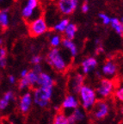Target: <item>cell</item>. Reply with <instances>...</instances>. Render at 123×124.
<instances>
[{
	"label": "cell",
	"mask_w": 123,
	"mask_h": 124,
	"mask_svg": "<svg viewBox=\"0 0 123 124\" xmlns=\"http://www.w3.org/2000/svg\"><path fill=\"white\" fill-rule=\"evenodd\" d=\"M54 80L53 77L47 72H42L39 75V81L37 87H46V88H54Z\"/></svg>",
	"instance_id": "5bb4252c"
},
{
	"label": "cell",
	"mask_w": 123,
	"mask_h": 124,
	"mask_svg": "<svg viewBox=\"0 0 123 124\" xmlns=\"http://www.w3.org/2000/svg\"><path fill=\"white\" fill-rule=\"evenodd\" d=\"M115 97L117 99L118 101H120L121 103H123V83L116 87V90L115 91Z\"/></svg>",
	"instance_id": "d4e9b609"
},
{
	"label": "cell",
	"mask_w": 123,
	"mask_h": 124,
	"mask_svg": "<svg viewBox=\"0 0 123 124\" xmlns=\"http://www.w3.org/2000/svg\"><path fill=\"white\" fill-rule=\"evenodd\" d=\"M121 124H123V122H121Z\"/></svg>",
	"instance_id": "ee69618b"
},
{
	"label": "cell",
	"mask_w": 123,
	"mask_h": 124,
	"mask_svg": "<svg viewBox=\"0 0 123 124\" xmlns=\"http://www.w3.org/2000/svg\"><path fill=\"white\" fill-rule=\"evenodd\" d=\"M95 46H96V48H95V52L96 54H102L104 52V47L103 45H102V41H101V39L96 38L95 40Z\"/></svg>",
	"instance_id": "83f0119b"
},
{
	"label": "cell",
	"mask_w": 123,
	"mask_h": 124,
	"mask_svg": "<svg viewBox=\"0 0 123 124\" xmlns=\"http://www.w3.org/2000/svg\"><path fill=\"white\" fill-rule=\"evenodd\" d=\"M77 31V25H76L75 23H70L69 25H68V27L66 28V29H65V33H64V35H65V38L73 41L74 38L76 37Z\"/></svg>",
	"instance_id": "ac0fdd59"
},
{
	"label": "cell",
	"mask_w": 123,
	"mask_h": 124,
	"mask_svg": "<svg viewBox=\"0 0 123 124\" xmlns=\"http://www.w3.org/2000/svg\"><path fill=\"white\" fill-rule=\"evenodd\" d=\"M81 10H82L83 13H87L90 10V6H89L88 3L85 2L84 4H82V5H81Z\"/></svg>",
	"instance_id": "836d02e7"
},
{
	"label": "cell",
	"mask_w": 123,
	"mask_h": 124,
	"mask_svg": "<svg viewBox=\"0 0 123 124\" xmlns=\"http://www.w3.org/2000/svg\"><path fill=\"white\" fill-rule=\"evenodd\" d=\"M29 71L28 69H23L21 71V72H20V76H21V78H26L28 76V74H29Z\"/></svg>",
	"instance_id": "d590c367"
},
{
	"label": "cell",
	"mask_w": 123,
	"mask_h": 124,
	"mask_svg": "<svg viewBox=\"0 0 123 124\" xmlns=\"http://www.w3.org/2000/svg\"><path fill=\"white\" fill-rule=\"evenodd\" d=\"M77 96H78L81 107L85 110L88 111H91L96 103V102L99 100L96 89L87 85H85L81 88Z\"/></svg>",
	"instance_id": "6da1fadb"
},
{
	"label": "cell",
	"mask_w": 123,
	"mask_h": 124,
	"mask_svg": "<svg viewBox=\"0 0 123 124\" xmlns=\"http://www.w3.org/2000/svg\"><path fill=\"white\" fill-rule=\"evenodd\" d=\"M33 103H34L33 93H31L30 91H25L19 99L18 109L22 114H27L30 110Z\"/></svg>",
	"instance_id": "30bf717a"
},
{
	"label": "cell",
	"mask_w": 123,
	"mask_h": 124,
	"mask_svg": "<svg viewBox=\"0 0 123 124\" xmlns=\"http://www.w3.org/2000/svg\"><path fill=\"white\" fill-rule=\"evenodd\" d=\"M96 77H97V78H101V77H102V72H100L99 71H96ZM101 79H102V78H101Z\"/></svg>",
	"instance_id": "74e56055"
},
{
	"label": "cell",
	"mask_w": 123,
	"mask_h": 124,
	"mask_svg": "<svg viewBox=\"0 0 123 124\" xmlns=\"http://www.w3.org/2000/svg\"><path fill=\"white\" fill-rule=\"evenodd\" d=\"M85 85V76L81 72H77L71 76L68 81V89L71 94H78L81 88Z\"/></svg>",
	"instance_id": "ba28073f"
},
{
	"label": "cell",
	"mask_w": 123,
	"mask_h": 124,
	"mask_svg": "<svg viewBox=\"0 0 123 124\" xmlns=\"http://www.w3.org/2000/svg\"><path fill=\"white\" fill-rule=\"evenodd\" d=\"M7 66V59H1L0 60V66L1 68H5Z\"/></svg>",
	"instance_id": "8d00e7d4"
},
{
	"label": "cell",
	"mask_w": 123,
	"mask_h": 124,
	"mask_svg": "<svg viewBox=\"0 0 123 124\" xmlns=\"http://www.w3.org/2000/svg\"><path fill=\"white\" fill-rule=\"evenodd\" d=\"M9 105H10V103H8V102H6L5 100L1 98V100H0V109H1V111L5 110Z\"/></svg>",
	"instance_id": "4dcf8cb0"
},
{
	"label": "cell",
	"mask_w": 123,
	"mask_h": 124,
	"mask_svg": "<svg viewBox=\"0 0 123 124\" xmlns=\"http://www.w3.org/2000/svg\"><path fill=\"white\" fill-rule=\"evenodd\" d=\"M15 92L11 90H9V91H5V92L3 94V97H2V99L5 100L6 102H8L9 103H10L11 101H14L15 100Z\"/></svg>",
	"instance_id": "cb8c5ba5"
},
{
	"label": "cell",
	"mask_w": 123,
	"mask_h": 124,
	"mask_svg": "<svg viewBox=\"0 0 123 124\" xmlns=\"http://www.w3.org/2000/svg\"><path fill=\"white\" fill-rule=\"evenodd\" d=\"M30 87V85H29V81H28L27 78H23L19 80V83H18V89L20 91H25V90L29 89Z\"/></svg>",
	"instance_id": "4316f807"
},
{
	"label": "cell",
	"mask_w": 123,
	"mask_h": 124,
	"mask_svg": "<svg viewBox=\"0 0 123 124\" xmlns=\"http://www.w3.org/2000/svg\"><path fill=\"white\" fill-rule=\"evenodd\" d=\"M111 28L115 31V33L117 35L122 36L123 35V24L121 23L119 18L117 17H112L111 23H110Z\"/></svg>",
	"instance_id": "ffe728a7"
},
{
	"label": "cell",
	"mask_w": 123,
	"mask_h": 124,
	"mask_svg": "<svg viewBox=\"0 0 123 124\" xmlns=\"http://www.w3.org/2000/svg\"><path fill=\"white\" fill-rule=\"evenodd\" d=\"M97 65L98 61L95 57H86L81 62V71H82V73L85 74V75L90 74L91 72H92L93 71L96 70V68L97 67Z\"/></svg>",
	"instance_id": "7c38bea8"
},
{
	"label": "cell",
	"mask_w": 123,
	"mask_h": 124,
	"mask_svg": "<svg viewBox=\"0 0 123 124\" xmlns=\"http://www.w3.org/2000/svg\"><path fill=\"white\" fill-rule=\"evenodd\" d=\"M39 75L40 74L36 73L34 71H29V74L26 78H27L28 81H29V85H30V87L33 88H36L37 85H38V81H39Z\"/></svg>",
	"instance_id": "7402d4cb"
},
{
	"label": "cell",
	"mask_w": 123,
	"mask_h": 124,
	"mask_svg": "<svg viewBox=\"0 0 123 124\" xmlns=\"http://www.w3.org/2000/svg\"><path fill=\"white\" fill-rule=\"evenodd\" d=\"M80 102H79L78 97L75 94H68L65 97L61 103V108L65 112H70L73 111L76 108H79Z\"/></svg>",
	"instance_id": "9c48e42d"
},
{
	"label": "cell",
	"mask_w": 123,
	"mask_h": 124,
	"mask_svg": "<svg viewBox=\"0 0 123 124\" xmlns=\"http://www.w3.org/2000/svg\"><path fill=\"white\" fill-rule=\"evenodd\" d=\"M116 86L115 82L110 78H102L96 87V91L99 99L106 100L115 94Z\"/></svg>",
	"instance_id": "277c9868"
},
{
	"label": "cell",
	"mask_w": 123,
	"mask_h": 124,
	"mask_svg": "<svg viewBox=\"0 0 123 124\" xmlns=\"http://www.w3.org/2000/svg\"><path fill=\"white\" fill-rule=\"evenodd\" d=\"M48 31V25L42 16H39L32 20L29 24V32L31 36L38 37L44 35Z\"/></svg>",
	"instance_id": "8992f818"
},
{
	"label": "cell",
	"mask_w": 123,
	"mask_h": 124,
	"mask_svg": "<svg viewBox=\"0 0 123 124\" xmlns=\"http://www.w3.org/2000/svg\"><path fill=\"white\" fill-rule=\"evenodd\" d=\"M35 10H35L34 8L25 4V5L23 6V9H22L21 15H22V16H23V19L26 20V21H29V20L32 21V20L35 19V17L34 16Z\"/></svg>",
	"instance_id": "e0dca14e"
},
{
	"label": "cell",
	"mask_w": 123,
	"mask_h": 124,
	"mask_svg": "<svg viewBox=\"0 0 123 124\" xmlns=\"http://www.w3.org/2000/svg\"><path fill=\"white\" fill-rule=\"evenodd\" d=\"M98 17H99V19L102 21L103 25H110L112 17H110L108 15H107V14H105V13H102H102L98 14Z\"/></svg>",
	"instance_id": "484cf974"
},
{
	"label": "cell",
	"mask_w": 123,
	"mask_h": 124,
	"mask_svg": "<svg viewBox=\"0 0 123 124\" xmlns=\"http://www.w3.org/2000/svg\"><path fill=\"white\" fill-rule=\"evenodd\" d=\"M118 72V66L115 62L113 61L112 60H108L107 61L102 65V76L106 78H110L112 79L113 78H115Z\"/></svg>",
	"instance_id": "8fae6325"
},
{
	"label": "cell",
	"mask_w": 123,
	"mask_h": 124,
	"mask_svg": "<svg viewBox=\"0 0 123 124\" xmlns=\"http://www.w3.org/2000/svg\"><path fill=\"white\" fill-rule=\"evenodd\" d=\"M26 4L34 8L35 10H37L39 8V6H40V1L39 0H27Z\"/></svg>",
	"instance_id": "f546056e"
},
{
	"label": "cell",
	"mask_w": 123,
	"mask_h": 124,
	"mask_svg": "<svg viewBox=\"0 0 123 124\" xmlns=\"http://www.w3.org/2000/svg\"><path fill=\"white\" fill-rule=\"evenodd\" d=\"M32 71H34V72L38 74H40L42 72V66L41 65H34L32 68Z\"/></svg>",
	"instance_id": "1f68e13d"
},
{
	"label": "cell",
	"mask_w": 123,
	"mask_h": 124,
	"mask_svg": "<svg viewBox=\"0 0 123 124\" xmlns=\"http://www.w3.org/2000/svg\"><path fill=\"white\" fill-rule=\"evenodd\" d=\"M110 104L106 100H99L91 110V116L95 121H102L105 119L110 113Z\"/></svg>",
	"instance_id": "5b68a950"
},
{
	"label": "cell",
	"mask_w": 123,
	"mask_h": 124,
	"mask_svg": "<svg viewBox=\"0 0 123 124\" xmlns=\"http://www.w3.org/2000/svg\"><path fill=\"white\" fill-rule=\"evenodd\" d=\"M62 46L64 48H65L66 50L69 51L71 56L76 57L78 54V48L77 46L76 45V43L71 40H68L66 38H63L62 41Z\"/></svg>",
	"instance_id": "9a60e30c"
},
{
	"label": "cell",
	"mask_w": 123,
	"mask_h": 124,
	"mask_svg": "<svg viewBox=\"0 0 123 124\" xmlns=\"http://www.w3.org/2000/svg\"><path fill=\"white\" fill-rule=\"evenodd\" d=\"M54 108L55 109V110H57V111H59L60 109V106H59V105H55V106L54 107Z\"/></svg>",
	"instance_id": "f35d334b"
},
{
	"label": "cell",
	"mask_w": 123,
	"mask_h": 124,
	"mask_svg": "<svg viewBox=\"0 0 123 124\" xmlns=\"http://www.w3.org/2000/svg\"><path fill=\"white\" fill-rule=\"evenodd\" d=\"M53 124H69L67 115L65 112H58L53 120Z\"/></svg>",
	"instance_id": "603a6c76"
},
{
	"label": "cell",
	"mask_w": 123,
	"mask_h": 124,
	"mask_svg": "<svg viewBox=\"0 0 123 124\" xmlns=\"http://www.w3.org/2000/svg\"><path fill=\"white\" fill-rule=\"evenodd\" d=\"M1 59H7V50L4 46H1L0 48V60Z\"/></svg>",
	"instance_id": "d6a6232c"
},
{
	"label": "cell",
	"mask_w": 123,
	"mask_h": 124,
	"mask_svg": "<svg viewBox=\"0 0 123 124\" xmlns=\"http://www.w3.org/2000/svg\"><path fill=\"white\" fill-rule=\"evenodd\" d=\"M70 23V21L68 18L65 17L60 19L58 23H56L54 26H53V30L55 33H65V29L68 27Z\"/></svg>",
	"instance_id": "2e32d148"
},
{
	"label": "cell",
	"mask_w": 123,
	"mask_h": 124,
	"mask_svg": "<svg viewBox=\"0 0 123 124\" xmlns=\"http://www.w3.org/2000/svg\"><path fill=\"white\" fill-rule=\"evenodd\" d=\"M122 80H123V77H122Z\"/></svg>",
	"instance_id": "bcb514c9"
},
{
	"label": "cell",
	"mask_w": 123,
	"mask_h": 124,
	"mask_svg": "<svg viewBox=\"0 0 123 124\" xmlns=\"http://www.w3.org/2000/svg\"><path fill=\"white\" fill-rule=\"evenodd\" d=\"M59 11L64 16L71 15L79 5L78 0H57L56 2Z\"/></svg>",
	"instance_id": "52a82bcc"
},
{
	"label": "cell",
	"mask_w": 123,
	"mask_h": 124,
	"mask_svg": "<svg viewBox=\"0 0 123 124\" xmlns=\"http://www.w3.org/2000/svg\"><path fill=\"white\" fill-rule=\"evenodd\" d=\"M0 44H1V46H2V44H3V39H1V40H0Z\"/></svg>",
	"instance_id": "60d3db41"
},
{
	"label": "cell",
	"mask_w": 123,
	"mask_h": 124,
	"mask_svg": "<svg viewBox=\"0 0 123 124\" xmlns=\"http://www.w3.org/2000/svg\"><path fill=\"white\" fill-rule=\"evenodd\" d=\"M54 94V88L36 87L33 91L34 104L40 108H46Z\"/></svg>",
	"instance_id": "3957f363"
},
{
	"label": "cell",
	"mask_w": 123,
	"mask_h": 124,
	"mask_svg": "<svg viewBox=\"0 0 123 124\" xmlns=\"http://www.w3.org/2000/svg\"><path fill=\"white\" fill-rule=\"evenodd\" d=\"M10 24V15L8 9H3L0 11V25L3 29L8 28Z\"/></svg>",
	"instance_id": "d6986e66"
},
{
	"label": "cell",
	"mask_w": 123,
	"mask_h": 124,
	"mask_svg": "<svg viewBox=\"0 0 123 124\" xmlns=\"http://www.w3.org/2000/svg\"><path fill=\"white\" fill-rule=\"evenodd\" d=\"M8 82L10 84V85H15L16 83V78L14 75H10L8 77Z\"/></svg>",
	"instance_id": "e575fe53"
},
{
	"label": "cell",
	"mask_w": 123,
	"mask_h": 124,
	"mask_svg": "<svg viewBox=\"0 0 123 124\" xmlns=\"http://www.w3.org/2000/svg\"><path fill=\"white\" fill-rule=\"evenodd\" d=\"M47 64L59 72H63L67 69L68 62L59 48H51L46 54Z\"/></svg>",
	"instance_id": "7a4b0ae2"
},
{
	"label": "cell",
	"mask_w": 123,
	"mask_h": 124,
	"mask_svg": "<svg viewBox=\"0 0 123 124\" xmlns=\"http://www.w3.org/2000/svg\"><path fill=\"white\" fill-rule=\"evenodd\" d=\"M67 118L69 124H77V122H83L86 118L85 110L82 107L76 108L73 111H71L70 114L67 115Z\"/></svg>",
	"instance_id": "4fadbf2b"
},
{
	"label": "cell",
	"mask_w": 123,
	"mask_h": 124,
	"mask_svg": "<svg viewBox=\"0 0 123 124\" xmlns=\"http://www.w3.org/2000/svg\"><path fill=\"white\" fill-rule=\"evenodd\" d=\"M62 41L63 38L58 33L53 34L49 38V43L52 48H58L60 45H62Z\"/></svg>",
	"instance_id": "44dd1931"
},
{
	"label": "cell",
	"mask_w": 123,
	"mask_h": 124,
	"mask_svg": "<svg viewBox=\"0 0 123 124\" xmlns=\"http://www.w3.org/2000/svg\"><path fill=\"white\" fill-rule=\"evenodd\" d=\"M85 1H88V0H85Z\"/></svg>",
	"instance_id": "f6af8a7d"
},
{
	"label": "cell",
	"mask_w": 123,
	"mask_h": 124,
	"mask_svg": "<svg viewBox=\"0 0 123 124\" xmlns=\"http://www.w3.org/2000/svg\"><path fill=\"white\" fill-rule=\"evenodd\" d=\"M43 60L42 56H40V55H38V54H35V55H33L30 59V62L34 65H40L41 64V62Z\"/></svg>",
	"instance_id": "f1b7e54d"
},
{
	"label": "cell",
	"mask_w": 123,
	"mask_h": 124,
	"mask_svg": "<svg viewBox=\"0 0 123 124\" xmlns=\"http://www.w3.org/2000/svg\"><path fill=\"white\" fill-rule=\"evenodd\" d=\"M0 1H1V3H3V2H4V0H0Z\"/></svg>",
	"instance_id": "7bdbcfd3"
},
{
	"label": "cell",
	"mask_w": 123,
	"mask_h": 124,
	"mask_svg": "<svg viewBox=\"0 0 123 124\" xmlns=\"http://www.w3.org/2000/svg\"><path fill=\"white\" fill-rule=\"evenodd\" d=\"M121 66H122V67H123V59L121 60Z\"/></svg>",
	"instance_id": "b9f144b4"
},
{
	"label": "cell",
	"mask_w": 123,
	"mask_h": 124,
	"mask_svg": "<svg viewBox=\"0 0 123 124\" xmlns=\"http://www.w3.org/2000/svg\"><path fill=\"white\" fill-rule=\"evenodd\" d=\"M120 21H121V23L123 24V16H121V18H120Z\"/></svg>",
	"instance_id": "ab89813d"
}]
</instances>
